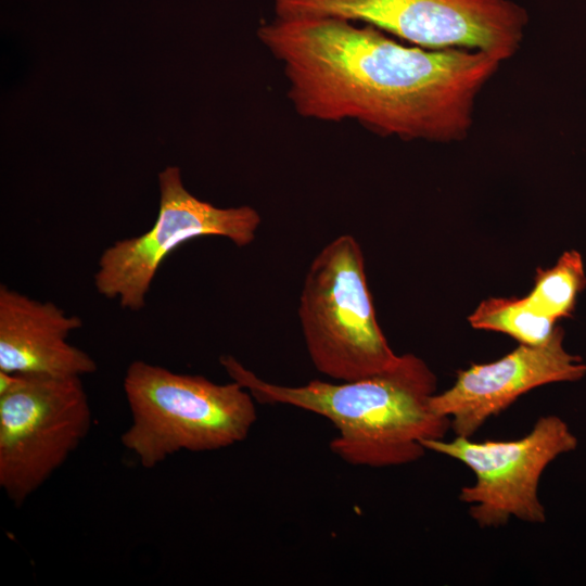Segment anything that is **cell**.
Masks as SVG:
<instances>
[{"instance_id":"cell-1","label":"cell","mask_w":586,"mask_h":586,"mask_svg":"<svg viewBox=\"0 0 586 586\" xmlns=\"http://www.w3.org/2000/svg\"><path fill=\"white\" fill-rule=\"evenodd\" d=\"M279 61L303 117L355 120L403 140L453 142L501 62L464 48L407 46L383 30L331 17L273 16L257 30Z\"/></svg>"},{"instance_id":"cell-2","label":"cell","mask_w":586,"mask_h":586,"mask_svg":"<svg viewBox=\"0 0 586 586\" xmlns=\"http://www.w3.org/2000/svg\"><path fill=\"white\" fill-rule=\"evenodd\" d=\"M220 365L260 404H282L328 419L337 434L330 449L354 466L384 468L422 458L429 440H444L450 420L436 413L431 397L436 377L413 354L398 355L387 369L352 381L313 380L301 386L267 382L231 355Z\"/></svg>"},{"instance_id":"cell-3","label":"cell","mask_w":586,"mask_h":586,"mask_svg":"<svg viewBox=\"0 0 586 586\" xmlns=\"http://www.w3.org/2000/svg\"><path fill=\"white\" fill-rule=\"evenodd\" d=\"M123 388L131 421L120 436L145 469L182 451H213L244 441L257 420L254 398L235 381L217 384L132 361Z\"/></svg>"},{"instance_id":"cell-4","label":"cell","mask_w":586,"mask_h":586,"mask_svg":"<svg viewBox=\"0 0 586 586\" xmlns=\"http://www.w3.org/2000/svg\"><path fill=\"white\" fill-rule=\"evenodd\" d=\"M298 318L313 365L333 380L365 378L398 358L377 321L362 250L351 234L332 240L310 263Z\"/></svg>"},{"instance_id":"cell-5","label":"cell","mask_w":586,"mask_h":586,"mask_svg":"<svg viewBox=\"0 0 586 586\" xmlns=\"http://www.w3.org/2000/svg\"><path fill=\"white\" fill-rule=\"evenodd\" d=\"M81 378L0 371V487L22 506L88 435Z\"/></svg>"},{"instance_id":"cell-6","label":"cell","mask_w":586,"mask_h":586,"mask_svg":"<svg viewBox=\"0 0 586 586\" xmlns=\"http://www.w3.org/2000/svg\"><path fill=\"white\" fill-rule=\"evenodd\" d=\"M276 17H331L374 26L426 49L479 50L501 63L528 24L512 0H272Z\"/></svg>"},{"instance_id":"cell-7","label":"cell","mask_w":586,"mask_h":586,"mask_svg":"<svg viewBox=\"0 0 586 586\" xmlns=\"http://www.w3.org/2000/svg\"><path fill=\"white\" fill-rule=\"evenodd\" d=\"M160 207L150 230L115 241L99 257L93 276L98 293L131 311L145 306L146 295L164 259L181 244L206 235L224 237L237 246L255 239L258 212L249 206L217 207L191 194L180 169L158 174Z\"/></svg>"},{"instance_id":"cell-8","label":"cell","mask_w":586,"mask_h":586,"mask_svg":"<svg viewBox=\"0 0 586 586\" xmlns=\"http://www.w3.org/2000/svg\"><path fill=\"white\" fill-rule=\"evenodd\" d=\"M422 445L471 469L475 482L460 489L459 500L470 505L469 514L481 527H499L511 517L535 524L546 521L538 497L540 476L557 457L577 447V438L561 418L544 416L518 440L473 442L456 436Z\"/></svg>"},{"instance_id":"cell-9","label":"cell","mask_w":586,"mask_h":586,"mask_svg":"<svg viewBox=\"0 0 586 586\" xmlns=\"http://www.w3.org/2000/svg\"><path fill=\"white\" fill-rule=\"evenodd\" d=\"M563 340L564 331L557 326L543 344H520L495 361L472 364L458 371L451 387L431 397V407L449 418L456 436L471 438L521 395L549 383L578 381L586 374V365L564 348Z\"/></svg>"},{"instance_id":"cell-10","label":"cell","mask_w":586,"mask_h":586,"mask_svg":"<svg viewBox=\"0 0 586 586\" xmlns=\"http://www.w3.org/2000/svg\"><path fill=\"white\" fill-rule=\"evenodd\" d=\"M82 320L52 302L0 285V371L29 375L78 377L94 373L95 360L72 345Z\"/></svg>"},{"instance_id":"cell-11","label":"cell","mask_w":586,"mask_h":586,"mask_svg":"<svg viewBox=\"0 0 586 586\" xmlns=\"http://www.w3.org/2000/svg\"><path fill=\"white\" fill-rule=\"evenodd\" d=\"M469 322L475 329L501 332L525 345L545 343L557 328V321L538 311L526 296L483 301L469 316Z\"/></svg>"},{"instance_id":"cell-12","label":"cell","mask_w":586,"mask_h":586,"mask_svg":"<svg viewBox=\"0 0 586 586\" xmlns=\"http://www.w3.org/2000/svg\"><path fill=\"white\" fill-rule=\"evenodd\" d=\"M585 286L582 255L570 250L552 267L536 270L534 286L526 297L538 311L558 321L572 316L577 296Z\"/></svg>"}]
</instances>
